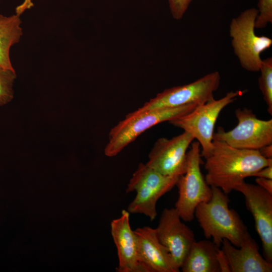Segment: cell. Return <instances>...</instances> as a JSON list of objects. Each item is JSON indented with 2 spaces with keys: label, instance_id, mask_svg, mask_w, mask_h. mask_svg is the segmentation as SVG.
Segmentation results:
<instances>
[{
  "label": "cell",
  "instance_id": "7",
  "mask_svg": "<svg viewBox=\"0 0 272 272\" xmlns=\"http://www.w3.org/2000/svg\"><path fill=\"white\" fill-rule=\"evenodd\" d=\"M191 144L187 152L185 172L179 177L176 184L179 195L175 208L181 219L186 222L194 219L197 206L209 201L212 194L211 187L207 183L200 168V144L197 141Z\"/></svg>",
  "mask_w": 272,
  "mask_h": 272
},
{
  "label": "cell",
  "instance_id": "5",
  "mask_svg": "<svg viewBox=\"0 0 272 272\" xmlns=\"http://www.w3.org/2000/svg\"><path fill=\"white\" fill-rule=\"evenodd\" d=\"M179 176L163 175L141 163L132 174L126 192H136L127 211L131 214H143L153 221L157 216L159 199L176 185Z\"/></svg>",
  "mask_w": 272,
  "mask_h": 272
},
{
  "label": "cell",
  "instance_id": "17",
  "mask_svg": "<svg viewBox=\"0 0 272 272\" xmlns=\"http://www.w3.org/2000/svg\"><path fill=\"white\" fill-rule=\"evenodd\" d=\"M20 16L15 14L5 16L0 14V65L15 70L11 63L10 51L11 47L19 43L23 35Z\"/></svg>",
  "mask_w": 272,
  "mask_h": 272
},
{
  "label": "cell",
  "instance_id": "18",
  "mask_svg": "<svg viewBox=\"0 0 272 272\" xmlns=\"http://www.w3.org/2000/svg\"><path fill=\"white\" fill-rule=\"evenodd\" d=\"M259 72V89L264 101L267 106L268 113L272 115V58L269 57L262 59Z\"/></svg>",
  "mask_w": 272,
  "mask_h": 272
},
{
  "label": "cell",
  "instance_id": "19",
  "mask_svg": "<svg viewBox=\"0 0 272 272\" xmlns=\"http://www.w3.org/2000/svg\"><path fill=\"white\" fill-rule=\"evenodd\" d=\"M16 78L15 70L0 65V106L7 104L13 100V85Z\"/></svg>",
  "mask_w": 272,
  "mask_h": 272
},
{
  "label": "cell",
  "instance_id": "24",
  "mask_svg": "<svg viewBox=\"0 0 272 272\" xmlns=\"http://www.w3.org/2000/svg\"><path fill=\"white\" fill-rule=\"evenodd\" d=\"M255 182L258 185L272 193V179L257 177Z\"/></svg>",
  "mask_w": 272,
  "mask_h": 272
},
{
  "label": "cell",
  "instance_id": "21",
  "mask_svg": "<svg viewBox=\"0 0 272 272\" xmlns=\"http://www.w3.org/2000/svg\"><path fill=\"white\" fill-rule=\"evenodd\" d=\"M193 0H168L169 6L173 18H182L190 4Z\"/></svg>",
  "mask_w": 272,
  "mask_h": 272
},
{
  "label": "cell",
  "instance_id": "16",
  "mask_svg": "<svg viewBox=\"0 0 272 272\" xmlns=\"http://www.w3.org/2000/svg\"><path fill=\"white\" fill-rule=\"evenodd\" d=\"M220 247L213 241H195L180 268L183 272H221L218 260Z\"/></svg>",
  "mask_w": 272,
  "mask_h": 272
},
{
  "label": "cell",
  "instance_id": "9",
  "mask_svg": "<svg viewBox=\"0 0 272 272\" xmlns=\"http://www.w3.org/2000/svg\"><path fill=\"white\" fill-rule=\"evenodd\" d=\"M237 125L226 131L219 127L214 132L213 140L226 143L237 149L258 150L272 144V119L262 120L257 118L251 110L244 108L235 111Z\"/></svg>",
  "mask_w": 272,
  "mask_h": 272
},
{
  "label": "cell",
  "instance_id": "4",
  "mask_svg": "<svg viewBox=\"0 0 272 272\" xmlns=\"http://www.w3.org/2000/svg\"><path fill=\"white\" fill-rule=\"evenodd\" d=\"M257 15L255 8L244 10L232 19L229 30L234 54L242 67L251 72H259L262 61L260 54L272 45L270 38L255 33Z\"/></svg>",
  "mask_w": 272,
  "mask_h": 272
},
{
  "label": "cell",
  "instance_id": "15",
  "mask_svg": "<svg viewBox=\"0 0 272 272\" xmlns=\"http://www.w3.org/2000/svg\"><path fill=\"white\" fill-rule=\"evenodd\" d=\"M223 250L231 272H271L272 263L267 261L259 252L258 246L252 237L239 247L223 239Z\"/></svg>",
  "mask_w": 272,
  "mask_h": 272
},
{
  "label": "cell",
  "instance_id": "10",
  "mask_svg": "<svg viewBox=\"0 0 272 272\" xmlns=\"http://www.w3.org/2000/svg\"><path fill=\"white\" fill-rule=\"evenodd\" d=\"M194 140L186 131L168 139L157 140L149 154L146 164L158 172L171 176H180L186 170L187 152Z\"/></svg>",
  "mask_w": 272,
  "mask_h": 272
},
{
  "label": "cell",
  "instance_id": "6",
  "mask_svg": "<svg viewBox=\"0 0 272 272\" xmlns=\"http://www.w3.org/2000/svg\"><path fill=\"white\" fill-rule=\"evenodd\" d=\"M245 92L231 91L218 100L214 98L169 122L189 133L197 140L201 147V156L206 158L212 149L215 125L220 112Z\"/></svg>",
  "mask_w": 272,
  "mask_h": 272
},
{
  "label": "cell",
  "instance_id": "11",
  "mask_svg": "<svg viewBox=\"0 0 272 272\" xmlns=\"http://www.w3.org/2000/svg\"><path fill=\"white\" fill-rule=\"evenodd\" d=\"M234 190L244 195L246 207L253 217L261 240L264 258L272 262V193L257 184L244 181Z\"/></svg>",
  "mask_w": 272,
  "mask_h": 272
},
{
  "label": "cell",
  "instance_id": "14",
  "mask_svg": "<svg viewBox=\"0 0 272 272\" xmlns=\"http://www.w3.org/2000/svg\"><path fill=\"white\" fill-rule=\"evenodd\" d=\"M139 256L148 272H179L168 249L159 240L155 229L145 226L134 230Z\"/></svg>",
  "mask_w": 272,
  "mask_h": 272
},
{
  "label": "cell",
  "instance_id": "26",
  "mask_svg": "<svg viewBox=\"0 0 272 272\" xmlns=\"http://www.w3.org/2000/svg\"><path fill=\"white\" fill-rule=\"evenodd\" d=\"M258 150L265 158L272 159V144L264 146Z\"/></svg>",
  "mask_w": 272,
  "mask_h": 272
},
{
  "label": "cell",
  "instance_id": "20",
  "mask_svg": "<svg viewBox=\"0 0 272 272\" xmlns=\"http://www.w3.org/2000/svg\"><path fill=\"white\" fill-rule=\"evenodd\" d=\"M258 15L255 23V29L266 27L272 22V0H258Z\"/></svg>",
  "mask_w": 272,
  "mask_h": 272
},
{
  "label": "cell",
  "instance_id": "12",
  "mask_svg": "<svg viewBox=\"0 0 272 272\" xmlns=\"http://www.w3.org/2000/svg\"><path fill=\"white\" fill-rule=\"evenodd\" d=\"M181 220L175 208H165L155 229L159 241L168 249L179 269L195 241L194 232Z\"/></svg>",
  "mask_w": 272,
  "mask_h": 272
},
{
  "label": "cell",
  "instance_id": "8",
  "mask_svg": "<svg viewBox=\"0 0 272 272\" xmlns=\"http://www.w3.org/2000/svg\"><path fill=\"white\" fill-rule=\"evenodd\" d=\"M220 79L219 72L215 71L189 84L165 89L133 112L202 104L214 98V93L219 87Z\"/></svg>",
  "mask_w": 272,
  "mask_h": 272
},
{
  "label": "cell",
  "instance_id": "1",
  "mask_svg": "<svg viewBox=\"0 0 272 272\" xmlns=\"http://www.w3.org/2000/svg\"><path fill=\"white\" fill-rule=\"evenodd\" d=\"M205 159L207 183L227 194L245 178L252 177L259 170L272 165V159L265 158L258 150L237 149L214 140L212 149Z\"/></svg>",
  "mask_w": 272,
  "mask_h": 272
},
{
  "label": "cell",
  "instance_id": "13",
  "mask_svg": "<svg viewBox=\"0 0 272 272\" xmlns=\"http://www.w3.org/2000/svg\"><path fill=\"white\" fill-rule=\"evenodd\" d=\"M111 233L118 258V272H148L141 262L138 242L129 223V213L122 211L121 216L111 222Z\"/></svg>",
  "mask_w": 272,
  "mask_h": 272
},
{
  "label": "cell",
  "instance_id": "23",
  "mask_svg": "<svg viewBox=\"0 0 272 272\" xmlns=\"http://www.w3.org/2000/svg\"><path fill=\"white\" fill-rule=\"evenodd\" d=\"M252 176L272 179V165L262 168L254 173Z\"/></svg>",
  "mask_w": 272,
  "mask_h": 272
},
{
  "label": "cell",
  "instance_id": "25",
  "mask_svg": "<svg viewBox=\"0 0 272 272\" xmlns=\"http://www.w3.org/2000/svg\"><path fill=\"white\" fill-rule=\"evenodd\" d=\"M34 6L32 0H24L23 2L17 6L15 10L16 14L20 16L27 10H29Z\"/></svg>",
  "mask_w": 272,
  "mask_h": 272
},
{
  "label": "cell",
  "instance_id": "22",
  "mask_svg": "<svg viewBox=\"0 0 272 272\" xmlns=\"http://www.w3.org/2000/svg\"><path fill=\"white\" fill-rule=\"evenodd\" d=\"M217 257L221 272L230 271L228 259L222 249H219Z\"/></svg>",
  "mask_w": 272,
  "mask_h": 272
},
{
  "label": "cell",
  "instance_id": "3",
  "mask_svg": "<svg viewBox=\"0 0 272 272\" xmlns=\"http://www.w3.org/2000/svg\"><path fill=\"white\" fill-rule=\"evenodd\" d=\"M196 106L188 104L139 113L133 112L128 113L110 130L104 154L108 157L117 155L146 130L161 122L169 121L187 114Z\"/></svg>",
  "mask_w": 272,
  "mask_h": 272
},
{
  "label": "cell",
  "instance_id": "2",
  "mask_svg": "<svg viewBox=\"0 0 272 272\" xmlns=\"http://www.w3.org/2000/svg\"><path fill=\"white\" fill-rule=\"evenodd\" d=\"M211 187V199L197 206L194 216L204 236L207 239L212 238L217 246L220 247L225 239L239 247L251 237L247 228L238 213L229 208L230 199L227 194L218 187Z\"/></svg>",
  "mask_w": 272,
  "mask_h": 272
}]
</instances>
